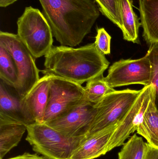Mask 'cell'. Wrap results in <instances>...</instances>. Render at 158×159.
Masks as SVG:
<instances>
[{
    "label": "cell",
    "instance_id": "1",
    "mask_svg": "<svg viewBox=\"0 0 158 159\" xmlns=\"http://www.w3.org/2000/svg\"><path fill=\"white\" fill-rule=\"evenodd\" d=\"M53 36L61 46L74 47L91 33L100 16L93 0H39Z\"/></svg>",
    "mask_w": 158,
    "mask_h": 159
},
{
    "label": "cell",
    "instance_id": "2",
    "mask_svg": "<svg viewBox=\"0 0 158 159\" xmlns=\"http://www.w3.org/2000/svg\"><path fill=\"white\" fill-rule=\"evenodd\" d=\"M109 65L94 43L77 48L60 45L53 46L45 56L42 73L82 85L103 75Z\"/></svg>",
    "mask_w": 158,
    "mask_h": 159
},
{
    "label": "cell",
    "instance_id": "3",
    "mask_svg": "<svg viewBox=\"0 0 158 159\" xmlns=\"http://www.w3.org/2000/svg\"><path fill=\"white\" fill-rule=\"evenodd\" d=\"M26 140L35 152L50 159H70L87 135L69 137L45 123L27 125Z\"/></svg>",
    "mask_w": 158,
    "mask_h": 159
},
{
    "label": "cell",
    "instance_id": "4",
    "mask_svg": "<svg viewBox=\"0 0 158 159\" xmlns=\"http://www.w3.org/2000/svg\"><path fill=\"white\" fill-rule=\"evenodd\" d=\"M17 25V34L35 59L45 57L53 48L52 30L39 9L31 6L25 7Z\"/></svg>",
    "mask_w": 158,
    "mask_h": 159
},
{
    "label": "cell",
    "instance_id": "5",
    "mask_svg": "<svg viewBox=\"0 0 158 159\" xmlns=\"http://www.w3.org/2000/svg\"><path fill=\"white\" fill-rule=\"evenodd\" d=\"M141 92V90L126 89L122 90H114L108 93L94 105L96 109V114L87 136L119 124Z\"/></svg>",
    "mask_w": 158,
    "mask_h": 159
},
{
    "label": "cell",
    "instance_id": "6",
    "mask_svg": "<svg viewBox=\"0 0 158 159\" xmlns=\"http://www.w3.org/2000/svg\"><path fill=\"white\" fill-rule=\"evenodd\" d=\"M0 46L5 48L14 59L18 71L17 85L14 88L19 97L24 98L40 79L35 59L17 34L1 31Z\"/></svg>",
    "mask_w": 158,
    "mask_h": 159
},
{
    "label": "cell",
    "instance_id": "7",
    "mask_svg": "<svg viewBox=\"0 0 158 159\" xmlns=\"http://www.w3.org/2000/svg\"><path fill=\"white\" fill-rule=\"evenodd\" d=\"M85 101L84 87L82 85L50 75L48 103L43 123L64 116Z\"/></svg>",
    "mask_w": 158,
    "mask_h": 159
},
{
    "label": "cell",
    "instance_id": "8",
    "mask_svg": "<svg viewBox=\"0 0 158 159\" xmlns=\"http://www.w3.org/2000/svg\"><path fill=\"white\" fill-rule=\"evenodd\" d=\"M153 67L147 55L138 59H121L108 70L105 80L112 89L132 84L148 86L152 83Z\"/></svg>",
    "mask_w": 158,
    "mask_h": 159
},
{
    "label": "cell",
    "instance_id": "9",
    "mask_svg": "<svg viewBox=\"0 0 158 159\" xmlns=\"http://www.w3.org/2000/svg\"><path fill=\"white\" fill-rule=\"evenodd\" d=\"M155 92V86L153 84L145 86L141 89L134 103L113 133L108 146V152L115 148L123 145L130 134L136 131Z\"/></svg>",
    "mask_w": 158,
    "mask_h": 159
},
{
    "label": "cell",
    "instance_id": "10",
    "mask_svg": "<svg viewBox=\"0 0 158 159\" xmlns=\"http://www.w3.org/2000/svg\"><path fill=\"white\" fill-rule=\"evenodd\" d=\"M94 105L85 101L64 116L45 124L69 137L87 135L96 114Z\"/></svg>",
    "mask_w": 158,
    "mask_h": 159
},
{
    "label": "cell",
    "instance_id": "11",
    "mask_svg": "<svg viewBox=\"0 0 158 159\" xmlns=\"http://www.w3.org/2000/svg\"><path fill=\"white\" fill-rule=\"evenodd\" d=\"M49 84L50 75H44L21 99V108L27 126L43 122L48 103Z\"/></svg>",
    "mask_w": 158,
    "mask_h": 159
},
{
    "label": "cell",
    "instance_id": "12",
    "mask_svg": "<svg viewBox=\"0 0 158 159\" xmlns=\"http://www.w3.org/2000/svg\"><path fill=\"white\" fill-rule=\"evenodd\" d=\"M118 124L87 136L73 152L70 159H93L105 155L109 141Z\"/></svg>",
    "mask_w": 158,
    "mask_h": 159
},
{
    "label": "cell",
    "instance_id": "13",
    "mask_svg": "<svg viewBox=\"0 0 158 159\" xmlns=\"http://www.w3.org/2000/svg\"><path fill=\"white\" fill-rule=\"evenodd\" d=\"M143 36L148 44L158 43V0H139Z\"/></svg>",
    "mask_w": 158,
    "mask_h": 159
},
{
    "label": "cell",
    "instance_id": "14",
    "mask_svg": "<svg viewBox=\"0 0 158 159\" xmlns=\"http://www.w3.org/2000/svg\"><path fill=\"white\" fill-rule=\"evenodd\" d=\"M21 100L13 87L1 80L0 116L26 125L21 108Z\"/></svg>",
    "mask_w": 158,
    "mask_h": 159
},
{
    "label": "cell",
    "instance_id": "15",
    "mask_svg": "<svg viewBox=\"0 0 158 159\" xmlns=\"http://www.w3.org/2000/svg\"><path fill=\"white\" fill-rule=\"evenodd\" d=\"M26 130L25 124L0 116V159L18 145Z\"/></svg>",
    "mask_w": 158,
    "mask_h": 159
},
{
    "label": "cell",
    "instance_id": "16",
    "mask_svg": "<svg viewBox=\"0 0 158 159\" xmlns=\"http://www.w3.org/2000/svg\"><path fill=\"white\" fill-rule=\"evenodd\" d=\"M123 39L134 43H140L139 30L141 23L133 8L132 0H118Z\"/></svg>",
    "mask_w": 158,
    "mask_h": 159
},
{
    "label": "cell",
    "instance_id": "17",
    "mask_svg": "<svg viewBox=\"0 0 158 159\" xmlns=\"http://www.w3.org/2000/svg\"><path fill=\"white\" fill-rule=\"evenodd\" d=\"M155 93L156 90L136 131L146 139L147 143L158 148V110L155 102Z\"/></svg>",
    "mask_w": 158,
    "mask_h": 159
},
{
    "label": "cell",
    "instance_id": "18",
    "mask_svg": "<svg viewBox=\"0 0 158 159\" xmlns=\"http://www.w3.org/2000/svg\"><path fill=\"white\" fill-rule=\"evenodd\" d=\"M0 79L10 87L15 88L19 79L18 71L10 53L0 46Z\"/></svg>",
    "mask_w": 158,
    "mask_h": 159
},
{
    "label": "cell",
    "instance_id": "19",
    "mask_svg": "<svg viewBox=\"0 0 158 159\" xmlns=\"http://www.w3.org/2000/svg\"><path fill=\"white\" fill-rule=\"evenodd\" d=\"M114 90L108 85L104 75H101L87 82L84 87L85 99L88 102L96 105Z\"/></svg>",
    "mask_w": 158,
    "mask_h": 159
},
{
    "label": "cell",
    "instance_id": "20",
    "mask_svg": "<svg viewBox=\"0 0 158 159\" xmlns=\"http://www.w3.org/2000/svg\"><path fill=\"white\" fill-rule=\"evenodd\" d=\"M147 148V143L134 134L123 145L118 153V159H144Z\"/></svg>",
    "mask_w": 158,
    "mask_h": 159
},
{
    "label": "cell",
    "instance_id": "21",
    "mask_svg": "<svg viewBox=\"0 0 158 159\" xmlns=\"http://www.w3.org/2000/svg\"><path fill=\"white\" fill-rule=\"evenodd\" d=\"M100 12L113 23L121 29L118 0H94Z\"/></svg>",
    "mask_w": 158,
    "mask_h": 159
},
{
    "label": "cell",
    "instance_id": "22",
    "mask_svg": "<svg viewBox=\"0 0 158 159\" xmlns=\"http://www.w3.org/2000/svg\"><path fill=\"white\" fill-rule=\"evenodd\" d=\"M146 55L149 58L152 67L153 74L152 83L155 86V102L158 110V43L149 45V49Z\"/></svg>",
    "mask_w": 158,
    "mask_h": 159
},
{
    "label": "cell",
    "instance_id": "23",
    "mask_svg": "<svg viewBox=\"0 0 158 159\" xmlns=\"http://www.w3.org/2000/svg\"><path fill=\"white\" fill-rule=\"evenodd\" d=\"M111 39V36L104 28L97 30L94 43L98 51L105 56L110 54Z\"/></svg>",
    "mask_w": 158,
    "mask_h": 159
},
{
    "label": "cell",
    "instance_id": "24",
    "mask_svg": "<svg viewBox=\"0 0 158 159\" xmlns=\"http://www.w3.org/2000/svg\"><path fill=\"white\" fill-rule=\"evenodd\" d=\"M144 159H158V148L147 143V149Z\"/></svg>",
    "mask_w": 158,
    "mask_h": 159
},
{
    "label": "cell",
    "instance_id": "25",
    "mask_svg": "<svg viewBox=\"0 0 158 159\" xmlns=\"http://www.w3.org/2000/svg\"><path fill=\"white\" fill-rule=\"evenodd\" d=\"M7 159H50L44 157H40L36 154H31L28 153H25L22 155L17 156L14 157Z\"/></svg>",
    "mask_w": 158,
    "mask_h": 159
},
{
    "label": "cell",
    "instance_id": "26",
    "mask_svg": "<svg viewBox=\"0 0 158 159\" xmlns=\"http://www.w3.org/2000/svg\"><path fill=\"white\" fill-rule=\"evenodd\" d=\"M17 1L18 0H0V7H7Z\"/></svg>",
    "mask_w": 158,
    "mask_h": 159
}]
</instances>
